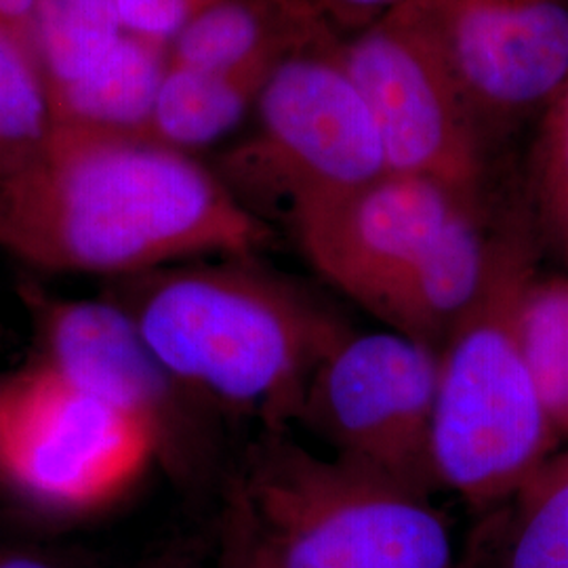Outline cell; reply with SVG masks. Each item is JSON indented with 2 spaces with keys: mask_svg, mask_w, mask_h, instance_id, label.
Returning <instances> with one entry per match:
<instances>
[{
  "mask_svg": "<svg viewBox=\"0 0 568 568\" xmlns=\"http://www.w3.org/2000/svg\"><path fill=\"white\" fill-rule=\"evenodd\" d=\"M270 230L217 171L135 135L55 124L0 175V251L112 283L169 265L255 255Z\"/></svg>",
  "mask_w": 568,
  "mask_h": 568,
  "instance_id": "6da1fadb",
  "label": "cell"
},
{
  "mask_svg": "<svg viewBox=\"0 0 568 568\" xmlns=\"http://www.w3.org/2000/svg\"><path fill=\"white\" fill-rule=\"evenodd\" d=\"M190 398L297 419L310 375L344 321L255 255L211 257L116 281L108 291Z\"/></svg>",
  "mask_w": 568,
  "mask_h": 568,
  "instance_id": "7a4b0ae2",
  "label": "cell"
},
{
  "mask_svg": "<svg viewBox=\"0 0 568 568\" xmlns=\"http://www.w3.org/2000/svg\"><path fill=\"white\" fill-rule=\"evenodd\" d=\"M244 568H462L432 495L274 438L239 497Z\"/></svg>",
  "mask_w": 568,
  "mask_h": 568,
  "instance_id": "3957f363",
  "label": "cell"
},
{
  "mask_svg": "<svg viewBox=\"0 0 568 568\" xmlns=\"http://www.w3.org/2000/svg\"><path fill=\"white\" fill-rule=\"evenodd\" d=\"M523 295L493 255L478 302L438 347L432 459L438 488L487 504L535 466L549 413L520 344Z\"/></svg>",
  "mask_w": 568,
  "mask_h": 568,
  "instance_id": "277c9868",
  "label": "cell"
},
{
  "mask_svg": "<svg viewBox=\"0 0 568 568\" xmlns=\"http://www.w3.org/2000/svg\"><path fill=\"white\" fill-rule=\"evenodd\" d=\"M253 116L251 133L217 166L251 211L267 204L288 222L387 173L377 126L339 60V44L278 61Z\"/></svg>",
  "mask_w": 568,
  "mask_h": 568,
  "instance_id": "5b68a950",
  "label": "cell"
},
{
  "mask_svg": "<svg viewBox=\"0 0 568 568\" xmlns=\"http://www.w3.org/2000/svg\"><path fill=\"white\" fill-rule=\"evenodd\" d=\"M159 459L154 427L39 361L0 379V483L23 501L65 516L98 514Z\"/></svg>",
  "mask_w": 568,
  "mask_h": 568,
  "instance_id": "8992f818",
  "label": "cell"
},
{
  "mask_svg": "<svg viewBox=\"0 0 568 568\" xmlns=\"http://www.w3.org/2000/svg\"><path fill=\"white\" fill-rule=\"evenodd\" d=\"M436 384L438 347L387 326H347L310 375L295 422L328 455L432 495Z\"/></svg>",
  "mask_w": 568,
  "mask_h": 568,
  "instance_id": "52a82bcc",
  "label": "cell"
},
{
  "mask_svg": "<svg viewBox=\"0 0 568 568\" xmlns=\"http://www.w3.org/2000/svg\"><path fill=\"white\" fill-rule=\"evenodd\" d=\"M339 60L371 110L387 173L443 183L476 201L478 126L419 26L396 11L339 42Z\"/></svg>",
  "mask_w": 568,
  "mask_h": 568,
  "instance_id": "ba28073f",
  "label": "cell"
},
{
  "mask_svg": "<svg viewBox=\"0 0 568 568\" xmlns=\"http://www.w3.org/2000/svg\"><path fill=\"white\" fill-rule=\"evenodd\" d=\"M400 11L447 63L476 126L567 82L562 0H413Z\"/></svg>",
  "mask_w": 568,
  "mask_h": 568,
  "instance_id": "9c48e42d",
  "label": "cell"
},
{
  "mask_svg": "<svg viewBox=\"0 0 568 568\" xmlns=\"http://www.w3.org/2000/svg\"><path fill=\"white\" fill-rule=\"evenodd\" d=\"M476 201L443 183L386 173L288 220L305 260L366 312Z\"/></svg>",
  "mask_w": 568,
  "mask_h": 568,
  "instance_id": "30bf717a",
  "label": "cell"
},
{
  "mask_svg": "<svg viewBox=\"0 0 568 568\" xmlns=\"http://www.w3.org/2000/svg\"><path fill=\"white\" fill-rule=\"evenodd\" d=\"M23 288L39 345L34 361L154 427L164 457L178 447L190 396L169 377L121 305L108 295L77 300Z\"/></svg>",
  "mask_w": 568,
  "mask_h": 568,
  "instance_id": "8fae6325",
  "label": "cell"
},
{
  "mask_svg": "<svg viewBox=\"0 0 568 568\" xmlns=\"http://www.w3.org/2000/svg\"><path fill=\"white\" fill-rule=\"evenodd\" d=\"M493 255L476 222V204L467 206L368 314L382 326L440 347L483 295Z\"/></svg>",
  "mask_w": 568,
  "mask_h": 568,
  "instance_id": "7c38bea8",
  "label": "cell"
},
{
  "mask_svg": "<svg viewBox=\"0 0 568 568\" xmlns=\"http://www.w3.org/2000/svg\"><path fill=\"white\" fill-rule=\"evenodd\" d=\"M339 42L293 0H220L169 42V65L244 70Z\"/></svg>",
  "mask_w": 568,
  "mask_h": 568,
  "instance_id": "4fadbf2b",
  "label": "cell"
},
{
  "mask_svg": "<svg viewBox=\"0 0 568 568\" xmlns=\"http://www.w3.org/2000/svg\"><path fill=\"white\" fill-rule=\"evenodd\" d=\"M166 68V44L124 32L81 79L49 91L55 124L142 138Z\"/></svg>",
  "mask_w": 568,
  "mask_h": 568,
  "instance_id": "5bb4252c",
  "label": "cell"
},
{
  "mask_svg": "<svg viewBox=\"0 0 568 568\" xmlns=\"http://www.w3.org/2000/svg\"><path fill=\"white\" fill-rule=\"evenodd\" d=\"M274 68L201 70L169 65L143 140L183 154L222 142L253 112Z\"/></svg>",
  "mask_w": 568,
  "mask_h": 568,
  "instance_id": "9a60e30c",
  "label": "cell"
},
{
  "mask_svg": "<svg viewBox=\"0 0 568 568\" xmlns=\"http://www.w3.org/2000/svg\"><path fill=\"white\" fill-rule=\"evenodd\" d=\"M122 34L114 0H37V41L47 91L81 79Z\"/></svg>",
  "mask_w": 568,
  "mask_h": 568,
  "instance_id": "2e32d148",
  "label": "cell"
},
{
  "mask_svg": "<svg viewBox=\"0 0 568 568\" xmlns=\"http://www.w3.org/2000/svg\"><path fill=\"white\" fill-rule=\"evenodd\" d=\"M55 131L41 65L0 32V175L30 161Z\"/></svg>",
  "mask_w": 568,
  "mask_h": 568,
  "instance_id": "e0dca14e",
  "label": "cell"
},
{
  "mask_svg": "<svg viewBox=\"0 0 568 568\" xmlns=\"http://www.w3.org/2000/svg\"><path fill=\"white\" fill-rule=\"evenodd\" d=\"M518 331L535 386L549 417H556L568 387V286L523 295Z\"/></svg>",
  "mask_w": 568,
  "mask_h": 568,
  "instance_id": "ac0fdd59",
  "label": "cell"
},
{
  "mask_svg": "<svg viewBox=\"0 0 568 568\" xmlns=\"http://www.w3.org/2000/svg\"><path fill=\"white\" fill-rule=\"evenodd\" d=\"M504 568H568V467L528 504Z\"/></svg>",
  "mask_w": 568,
  "mask_h": 568,
  "instance_id": "d6986e66",
  "label": "cell"
},
{
  "mask_svg": "<svg viewBox=\"0 0 568 568\" xmlns=\"http://www.w3.org/2000/svg\"><path fill=\"white\" fill-rule=\"evenodd\" d=\"M220 0H114L122 30L166 44Z\"/></svg>",
  "mask_w": 568,
  "mask_h": 568,
  "instance_id": "ffe728a7",
  "label": "cell"
},
{
  "mask_svg": "<svg viewBox=\"0 0 568 568\" xmlns=\"http://www.w3.org/2000/svg\"><path fill=\"white\" fill-rule=\"evenodd\" d=\"M321 21L328 32H347V37L365 30L387 16L400 11L413 0H293Z\"/></svg>",
  "mask_w": 568,
  "mask_h": 568,
  "instance_id": "44dd1931",
  "label": "cell"
},
{
  "mask_svg": "<svg viewBox=\"0 0 568 568\" xmlns=\"http://www.w3.org/2000/svg\"><path fill=\"white\" fill-rule=\"evenodd\" d=\"M0 32L18 42L41 65L37 41V0H0Z\"/></svg>",
  "mask_w": 568,
  "mask_h": 568,
  "instance_id": "7402d4cb",
  "label": "cell"
},
{
  "mask_svg": "<svg viewBox=\"0 0 568 568\" xmlns=\"http://www.w3.org/2000/svg\"><path fill=\"white\" fill-rule=\"evenodd\" d=\"M554 169H556V178L562 185V190L568 194V91L567 100L562 105V114L560 122L556 126V140H554Z\"/></svg>",
  "mask_w": 568,
  "mask_h": 568,
  "instance_id": "603a6c76",
  "label": "cell"
},
{
  "mask_svg": "<svg viewBox=\"0 0 568 568\" xmlns=\"http://www.w3.org/2000/svg\"><path fill=\"white\" fill-rule=\"evenodd\" d=\"M0 568H60L32 549L0 548Z\"/></svg>",
  "mask_w": 568,
  "mask_h": 568,
  "instance_id": "cb8c5ba5",
  "label": "cell"
},
{
  "mask_svg": "<svg viewBox=\"0 0 568 568\" xmlns=\"http://www.w3.org/2000/svg\"><path fill=\"white\" fill-rule=\"evenodd\" d=\"M556 417H567L568 419V387L567 392H565V400H562V406H560V410H558V415Z\"/></svg>",
  "mask_w": 568,
  "mask_h": 568,
  "instance_id": "d4e9b609",
  "label": "cell"
},
{
  "mask_svg": "<svg viewBox=\"0 0 568 568\" xmlns=\"http://www.w3.org/2000/svg\"><path fill=\"white\" fill-rule=\"evenodd\" d=\"M236 568H244V567H236Z\"/></svg>",
  "mask_w": 568,
  "mask_h": 568,
  "instance_id": "484cf974",
  "label": "cell"
},
{
  "mask_svg": "<svg viewBox=\"0 0 568 568\" xmlns=\"http://www.w3.org/2000/svg\"><path fill=\"white\" fill-rule=\"evenodd\" d=\"M0 379H2V377H0Z\"/></svg>",
  "mask_w": 568,
  "mask_h": 568,
  "instance_id": "4316f807",
  "label": "cell"
}]
</instances>
